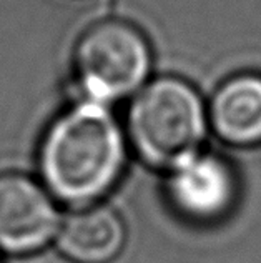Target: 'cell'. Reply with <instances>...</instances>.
Here are the masks:
<instances>
[{
	"label": "cell",
	"instance_id": "8992f818",
	"mask_svg": "<svg viewBox=\"0 0 261 263\" xmlns=\"http://www.w3.org/2000/svg\"><path fill=\"white\" fill-rule=\"evenodd\" d=\"M208 123L223 142L238 147L261 143V75L238 73L211 97Z\"/></svg>",
	"mask_w": 261,
	"mask_h": 263
},
{
	"label": "cell",
	"instance_id": "277c9868",
	"mask_svg": "<svg viewBox=\"0 0 261 263\" xmlns=\"http://www.w3.org/2000/svg\"><path fill=\"white\" fill-rule=\"evenodd\" d=\"M55 198L42 182L20 172L0 174V252L27 255L58 233Z\"/></svg>",
	"mask_w": 261,
	"mask_h": 263
},
{
	"label": "cell",
	"instance_id": "7a4b0ae2",
	"mask_svg": "<svg viewBox=\"0 0 261 263\" xmlns=\"http://www.w3.org/2000/svg\"><path fill=\"white\" fill-rule=\"evenodd\" d=\"M208 125V108L193 85L158 77L133 95L123 128L143 162L170 172L202 150Z\"/></svg>",
	"mask_w": 261,
	"mask_h": 263
},
{
	"label": "cell",
	"instance_id": "52a82bcc",
	"mask_svg": "<svg viewBox=\"0 0 261 263\" xmlns=\"http://www.w3.org/2000/svg\"><path fill=\"white\" fill-rule=\"evenodd\" d=\"M125 243V227L113 210L87 205L68 215L57 233L60 252L78 263H105Z\"/></svg>",
	"mask_w": 261,
	"mask_h": 263
},
{
	"label": "cell",
	"instance_id": "5b68a950",
	"mask_svg": "<svg viewBox=\"0 0 261 263\" xmlns=\"http://www.w3.org/2000/svg\"><path fill=\"white\" fill-rule=\"evenodd\" d=\"M168 195L190 220H218L235 203L236 178L223 158L200 150L170 170Z\"/></svg>",
	"mask_w": 261,
	"mask_h": 263
},
{
	"label": "cell",
	"instance_id": "6da1fadb",
	"mask_svg": "<svg viewBox=\"0 0 261 263\" xmlns=\"http://www.w3.org/2000/svg\"><path fill=\"white\" fill-rule=\"evenodd\" d=\"M112 108L80 99L52 120L38 147L40 178L55 200L87 206L112 189L127 158Z\"/></svg>",
	"mask_w": 261,
	"mask_h": 263
},
{
	"label": "cell",
	"instance_id": "3957f363",
	"mask_svg": "<svg viewBox=\"0 0 261 263\" xmlns=\"http://www.w3.org/2000/svg\"><path fill=\"white\" fill-rule=\"evenodd\" d=\"M152 48L138 27L123 18L98 20L78 35L72 73L84 100L112 105L148 82Z\"/></svg>",
	"mask_w": 261,
	"mask_h": 263
}]
</instances>
